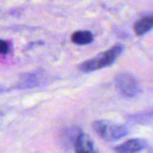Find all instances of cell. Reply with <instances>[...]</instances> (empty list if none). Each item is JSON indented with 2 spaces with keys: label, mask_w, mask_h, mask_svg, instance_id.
I'll list each match as a JSON object with an SVG mask.
<instances>
[{
  "label": "cell",
  "mask_w": 153,
  "mask_h": 153,
  "mask_svg": "<svg viewBox=\"0 0 153 153\" xmlns=\"http://www.w3.org/2000/svg\"><path fill=\"white\" fill-rule=\"evenodd\" d=\"M74 147L75 153H97L91 138L82 132L77 137Z\"/></svg>",
  "instance_id": "obj_5"
},
{
  "label": "cell",
  "mask_w": 153,
  "mask_h": 153,
  "mask_svg": "<svg viewBox=\"0 0 153 153\" xmlns=\"http://www.w3.org/2000/svg\"><path fill=\"white\" fill-rule=\"evenodd\" d=\"M151 16H152V18H153V13H152V15H151Z\"/></svg>",
  "instance_id": "obj_10"
},
{
  "label": "cell",
  "mask_w": 153,
  "mask_h": 153,
  "mask_svg": "<svg viewBox=\"0 0 153 153\" xmlns=\"http://www.w3.org/2000/svg\"><path fill=\"white\" fill-rule=\"evenodd\" d=\"M124 50V46L117 44L107 51L98 55L97 56L82 63L79 69L84 73H91L113 65Z\"/></svg>",
  "instance_id": "obj_1"
},
{
  "label": "cell",
  "mask_w": 153,
  "mask_h": 153,
  "mask_svg": "<svg viewBox=\"0 0 153 153\" xmlns=\"http://www.w3.org/2000/svg\"><path fill=\"white\" fill-rule=\"evenodd\" d=\"M71 39L76 45H87L91 43L94 38L92 33L89 30H78L73 33Z\"/></svg>",
  "instance_id": "obj_7"
},
{
  "label": "cell",
  "mask_w": 153,
  "mask_h": 153,
  "mask_svg": "<svg viewBox=\"0 0 153 153\" xmlns=\"http://www.w3.org/2000/svg\"><path fill=\"white\" fill-rule=\"evenodd\" d=\"M92 128L106 142H115L122 139L128 134L126 126L110 121L98 120L92 124Z\"/></svg>",
  "instance_id": "obj_2"
},
{
  "label": "cell",
  "mask_w": 153,
  "mask_h": 153,
  "mask_svg": "<svg viewBox=\"0 0 153 153\" xmlns=\"http://www.w3.org/2000/svg\"><path fill=\"white\" fill-rule=\"evenodd\" d=\"M147 142L143 139H131L115 148L116 153H138L147 147Z\"/></svg>",
  "instance_id": "obj_4"
},
{
  "label": "cell",
  "mask_w": 153,
  "mask_h": 153,
  "mask_svg": "<svg viewBox=\"0 0 153 153\" xmlns=\"http://www.w3.org/2000/svg\"><path fill=\"white\" fill-rule=\"evenodd\" d=\"M153 28V18L150 16H143L134 24V30L136 35H143Z\"/></svg>",
  "instance_id": "obj_6"
},
{
  "label": "cell",
  "mask_w": 153,
  "mask_h": 153,
  "mask_svg": "<svg viewBox=\"0 0 153 153\" xmlns=\"http://www.w3.org/2000/svg\"><path fill=\"white\" fill-rule=\"evenodd\" d=\"M9 51V44L3 39H0V55H5Z\"/></svg>",
  "instance_id": "obj_9"
},
{
  "label": "cell",
  "mask_w": 153,
  "mask_h": 153,
  "mask_svg": "<svg viewBox=\"0 0 153 153\" xmlns=\"http://www.w3.org/2000/svg\"><path fill=\"white\" fill-rule=\"evenodd\" d=\"M131 120H134L135 123H143V122L146 123V121L153 120V109L147 111V112H143V113L133 116V117H131Z\"/></svg>",
  "instance_id": "obj_8"
},
{
  "label": "cell",
  "mask_w": 153,
  "mask_h": 153,
  "mask_svg": "<svg viewBox=\"0 0 153 153\" xmlns=\"http://www.w3.org/2000/svg\"><path fill=\"white\" fill-rule=\"evenodd\" d=\"M115 83L118 91L127 98H134L141 92V85L132 74L122 72L115 76Z\"/></svg>",
  "instance_id": "obj_3"
}]
</instances>
